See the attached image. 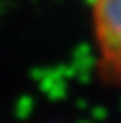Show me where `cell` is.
<instances>
[{"label":"cell","mask_w":121,"mask_h":123,"mask_svg":"<svg viewBox=\"0 0 121 123\" xmlns=\"http://www.w3.org/2000/svg\"><path fill=\"white\" fill-rule=\"evenodd\" d=\"M91 24L101 75L121 80V0H91Z\"/></svg>","instance_id":"6da1fadb"}]
</instances>
